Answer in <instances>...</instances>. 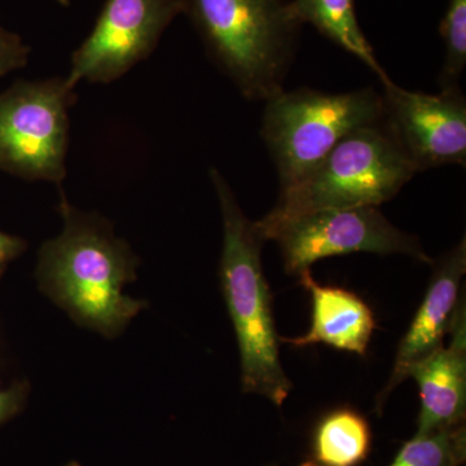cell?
Returning <instances> with one entry per match:
<instances>
[{
    "instance_id": "cell-1",
    "label": "cell",
    "mask_w": 466,
    "mask_h": 466,
    "mask_svg": "<svg viewBox=\"0 0 466 466\" xmlns=\"http://www.w3.org/2000/svg\"><path fill=\"white\" fill-rule=\"evenodd\" d=\"M223 219L220 280L241 357L242 390L281 407L293 389L281 366L271 291L262 266L265 238L245 216L225 177L210 170Z\"/></svg>"
},
{
    "instance_id": "cell-2",
    "label": "cell",
    "mask_w": 466,
    "mask_h": 466,
    "mask_svg": "<svg viewBox=\"0 0 466 466\" xmlns=\"http://www.w3.org/2000/svg\"><path fill=\"white\" fill-rule=\"evenodd\" d=\"M60 211L63 232L42 248V283L76 320L118 332L143 306L122 293L137 260L104 220L76 210L64 195Z\"/></svg>"
},
{
    "instance_id": "cell-3",
    "label": "cell",
    "mask_w": 466,
    "mask_h": 466,
    "mask_svg": "<svg viewBox=\"0 0 466 466\" xmlns=\"http://www.w3.org/2000/svg\"><path fill=\"white\" fill-rule=\"evenodd\" d=\"M208 56L242 96L267 101L281 90L300 25L284 0H182Z\"/></svg>"
},
{
    "instance_id": "cell-4",
    "label": "cell",
    "mask_w": 466,
    "mask_h": 466,
    "mask_svg": "<svg viewBox=\"0 0 466 466\" xmlns=\"http://www.w3.org/2000/svg\"><path fill=\"white\" fill-rule=\"evenodd\" d=\"M417 173L385 119L346 135L314 170L280 191L266 222L323 210L379 208Z\"/></svg>"
},
{
    "instance_id": "cell-5",
    "label": "cell",
    "mask_w": 466,
    "mask_h": 466,
    "mask_svg": "<svg viewBox=\"0 0 466 466\" xmlns=\"http://www.w3.org/2000/svg\"><path fill=\"white\" fill-rule=\"evenodd\" d=\"M265 103L260 135L274 159L280 191L314 170L346 135L383 116L381 94L373 88L343 94L281 90Z\"/></svg>"
},
{
    "instance_id": "cell-6",
    "label": "cell",
    "mask_w": 466,
    "mask_h": 466,
    "mask_svg": "<svg viewBox=\"0 0 466 466\" xmlns=\"http://www.w3.org/2000/svg\"><path fill=\"white\" fill-rule=\"evenodd\" d=\"M76 88L66 76L21 81L0 94V168L27 180L66 177L69 110Z\"/></svg>"
},
{
    "instance_id": "cell-7",
    "label": "cell",
    "mask_w": 466,
    "mask_h": 466,
    "mask_svg": "<svg viewBox=\"0 0 466 466\" xmlns=\"http://www.w3.org/2000/svg\"><path fill=\"white\" fill-rule=\"evenodd\" d=\"M256 223L265 241H275L280 248L289 275L299 276L319 260L352 253L404 254L434 263L419 238L391 225L379 208H323Z\"/></svg>"
},
{
    "instance_id": "cell-8",
    "label": "cell",
    "mask_w": 466,
    "mask_h": 466,
    "mask_svg": "<svg viewBox=\"0 0 466 466\" xmlns=\"http://www.w3.org/2000/svg\"><path fill=\"white\" fill-rule=\"evenodd\" d=\"M180 14L182 0H106L90 35L73 52L67 84L76 88L82 81L121 78L150 56Z\"/></svg>"
},
{
    "instance_id": "cell-9",
    "label": "cell",
    "mask_w": 466,
    "mask_h": 466,
    "mask_svg": "<svg viewBox=\"0 0 466 466\" xmlns=\"http://www.w3.org/2000/svg\"><path fill=\"white\" fill-rule=\"evenodd\" d=\"M383 119L419 171L466 164V99L460 87L440 94L383 82Z\"/></svg>"
},
{
    "instance_id": "cell-10",
    "label": "cell",
    "mask_w": 466,
    "mask_h": 466,
    "mask_svg": "<svg viewBox=\"0 0 466 466\" xmlns=\"http://www.w3.org/2000/svg\"><path fill=\"white\" fill-rule=\"evenodd\" d=\"M421 305L398 348L394 368L385 388L377 395L376 410L381 413L392 391L406 381L410 368L444 345L461 293L466 272V241L459 242L437 263Z\"/></svg>"
},
{
    "instance_id": "cell-11",
    "label": "cell",
    "mask_w": 466,
    "mask_h": 466,
    "mask_svg": "<svg viewBox=\"0 0 466 466\" xmlns=\"http://www.w3.org/2000/svg\"><path fill=\"white\" fill-rule=\"evenodd\" d=\"M451 342L410 368L419 386L420 410L416 435L464 424L466 413V309L461 297L451 324Z\"/></svg>"
},
{
    "instance_id": "cell-12",
    "label": "cell",
    "mask_w": 466,
    "mask_h": 466,
    "mask_svg": "<svg viewBox=\"0 0 466 466\" xmlns=\"http://www.w3.org/2000/svg\"><path fill=\"white\" fill-rule=\"evenodd\" d=\"M300 284L311 294V328L297 339H279L296 348L324 345L366 357L376 320L372 309L357 294L339 287L321 285L311 269L299 275Z\"/></svg>"
},
{
    "instance_id": "cell-13",
    "label": "cell",
    "mask_w": 466,
    "mask_h": 466,
    "mask_svg": "<svg viewBox=\"0 0 466 466\" xmlns=\"http://www.w3.org/2000/svg\"><path fill=\"white\" fill-rule=\"evenodd\" d=\"M288 5L300 26L308 23L317 27L325 38L370 67L381 84L390 79L359 25L355 0H291Z\"/></svg>"
},
{
    "instance_id": "cell-14",
    "label": "cell",
    "mask_w": 466,
    "mask_h": 466,
    "mask_svg": "<svg viewBox=\"0 0 466 466\" xmlns=\"http://www.w3.org/2000/svg\"><path fill=\"white\" fill-rule=\"evenodd\" d=\"M370 450L367 420L350 408H339L324 416L315 429L312 461L320 466H359Z\"/></svg>"
},
{
    "instance_id": "cell-15",
    "label": "cell",
    "mask_w": 466,
    "mask_h": 466,
    "mask_svg": "<svg viewBox=\"0 0 466 466\" xmlns=\"http://www.w3.org/2000/svg\"><path fill=\"white\" fill-rule=\"evenodd\" d=\"M466 459L465 425L416 435L407 441L390 466H461Z\"/></svg>"
},
{
    "instance_id": "cell-16",
    "label": "cell",
    "mask_w": 466,
    "mask_h": 466,
    "mask_svg": "<svg viewBox=\"0 0 466 466\" xmlns=\"http://www.w3.org/2000/svg\"><path fill=\"white\" fill-rule=\"evenodd\" d=\"M440 33L446 45L441 90L460 87V76L466 66V0H450Z\"/></svg>"
},
{
    "instance_id": "cell-17",
    "label": "cell",
    "mask_w": 466,
    "mask_h": 466,
    "mask_svg": "<svg viewBox=\"0 0 466 466\" xmlns=\"http://www.w3.org/2000/svg\"><path fill=\"white\" fill-rule=\"evenodd\" d=\"M29 54L30 48L20 36L0 27V76L25 66Z\"/></svg>"
},
{
    "instance_id": "cell-18",
    "label": "cell",
    "mask_w": 466,
    "mask_h": 466,
    "mask_svg": "<svg viewBox=\"0 0 466 466\" xmlns=\"http://www.w3.org/2000/svg\"><path fill=\"white\" fill-rule=\"evenodd\" d=\"M24 249V242L14 236L0 232V268L8 260L14 259Z\"/></svg>"
},
{
    "instance_id": "cell-19",
    "label": "cell",
    "mask_w": 466,
    "mask_h": 466,
    "mask_svg": "<svg viewBox=\"0 0 466 466\" xmlns=\"http://www.w3.org/2000/svg\"><path fill=\"white\" fill-rule=\"evenodd\" d=\"M14 397L8 392L0 391V420L5 415H8L9 410L14 407Z\"/></svg>"
},
{
    "instance_id": "cell-20",
    "label": "cell",
    "mask_w": 466,
    "mask_h": 466,
    "mask_svg": "<svg viewBox=\"0 0 466 466\" xmlns=\"http://www.w3.org/2000/svg\"><path fill=\"white\" fill-rule=\"evenodd\" d=\"M57 3H60L64 7H67L69 5V0H56Z\"/></svg>"
},
{
    "instance_id": "cell-21",
    "label": "cell",
    "mask_w": 466,
    "mask_h": 466,
    "mask_svg": "<svg viewBox=\"0 0 466 466\" xmlns=\"http://www.w3.org/2000/svg\"><path fill=\"white\" fill-rule=\"evenodd\" d=\"M300 466H320V465H318L317 462H314V461H306V462H303V464Z\"/></svg>"
}]
</instances>
